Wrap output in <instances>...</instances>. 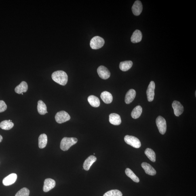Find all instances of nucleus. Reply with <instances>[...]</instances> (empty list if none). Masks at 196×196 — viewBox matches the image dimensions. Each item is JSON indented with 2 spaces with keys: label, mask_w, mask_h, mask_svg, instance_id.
I'll return each mask as SVG.
<instances>
[{
  "label": "nucleus",
  "mask_w": 196,
  "mask_h": 196,
  "mask_svg": "<svg viewBox=\"0 0 196 196\" xmlns=\"http://www.w3.org/2000/svg\"><path fill=\"white\" fill-rule=\"evenodd\" d=\"M52 78L55 82L63 86L66 84L68 80L67 74L62 71H58L54 72L52 74Z\"/></svg>",
  "instance_id": "obj_1"
},
{
  "label": "nucleus",
  "mask_w": 196,
  "mask_h": 196,
  "mask_svg": "<svg viewBox=\"0 0 196 196\" xmlns=\"http://www.w3.org/2000/svg\"><path fill=\"white\" fill-rule=\"evenodd\" d=\"M78 140L77 138L64 137L60 143V148L63 151H67L72 146L77 144Z\"/></svg>",
  "instance_id": "obj_2"
},
{
  "label": "nucleus",
  "mask_w": 196,
  "mask_h": 196,
  "mask_svg": "<svg viewBox=\"0 0 196 196\" xmlns=\"http://www.w3.org/2000/svg\"><path fill=\"white\" fill-rule=\"evenodd\" d=\"M105 41L102 37L96 36L91 40L90 46L92 49H97L101 48L104 46Z\"/></svg>",
  "instance_id": "obj_3"
},
{
  "label": "nucleus",
  "mask_w": 196,
  "mask_h": 196,
  "mask_svg": "<svg viewBox=\"0 0 196 196\" xmlns=\"http://www.w3.org/2000/svg\"><path fill=\"white\" fill-rule=\"evenodd\" d=\"M124 141L127 144L134 148H139L141 146L140 140L134 136L127 135L125 137Z\"/></svg>",
  "instance_id": "obj_4"
},
{
  "label": "nucleus",
  "mask_w": 196,
  "mask_h": 196,
  "mask_svg": "<svg viewBox=\"0 0 196 196\" xmlns=\"http://www.w3.org/2000/svg\"><path fill=\"white\" fill-rule=\"evenodd\" d=\"M156 123L159 132L162 134H164L166 131V123L164 118L159 116L156 120Z\"/></svg>",
  "instance_id": "obj_5"
},
{
  "label": "nucleus",
  "mask_w": 196,
  "mask_h": 196,
  "mask_svg": "<svg viewBox=\"0 0 196 196\" xmlns=\"http://www.w3.org/2000/svg\"><path fill=\"white\" fill-rule=\"evenodd\" d=\"M55 119L57 123H62L69 120L71 117L67 112L61 111L56 113L55 115Z\"/></svg>",
  "instance_id": "obj_6"
},
{
  "label": "nucleus",
  "mask_w": 196,
  "mask_h": 196,
  "mask_svg": "<svg viewBox=\"0 0 196 196\" xmlns=\"http://www.w3.org/2000/svg\"><path fill=\"white\" fill-rule=\"evenodd\" d=\"M155 88V84L153 81H151L148 86L147 91H146L148 100L149 102H151L154 100Z\"/></svg>",
  "instance_id": "obj_7"
},
{
  "label": "nucleus",
  "mask_w": 196,
  "mask_h": 196,
  "mask_svg": "<svg viewBox=\"0 0 196 196\" xmlns=\"http://www.w3.org/2000/svg\"><path fill=\"white\" fill-rule=\"evenodd\" d=\"M97 72L101 78L103 79H107L110 77V73L107 68L105 66H101L98 68Z\"/></svg>",
  "instance_id": "obj_8"
},
{
  "label": "nucleus",
  "mask_w": 196,
  "mask_h": 196,
  "mask_svg": "<svg viewBox=\"0 0 196 196\" xmlns=\"http://www.w3.org/2000/svg\"><path fill=\"white\" fill-rule=\"evenodd\" d=\"M172 107L174 109V113L176 116L179 117L184 111V106L180 102L174 101L172 104Z\"/></svg>",
  "instance_id": "obj_9"
},
{
  "label": "nucleus",
  "mask_w": 196,
  "mask_h": 196,
  "mask_svg": "<svg viewBox=\"0 0 196 196\" xmlns=\"http://www.w3.org/2000/svg\"><path fill=\"white\" fill-rule=\"evenodd\" d=\"M17 178V175L15 173H12L9 175L4 178L3 180V184L4 185L9 186L12 185L16 181Z\"/></svg>",
  "instance_id": "obj_10"
},
{
  "label": "nucleus",
  "mask_w": 196,
  "mask_h": 196,
  "mask_svg": "<svg viewBox=\"0 0 196 196\" xmlns=\"http://www.w3.org/2000/svg\"><path fill=\"white\" fill-rule=\"evenodd\" d=\"M56 185L55 180L51 178L45 179L44 182L43 190L45 192H47L53 189Z\"/></svg>",
  "instance_id": "obj_11"
},
{
  "label": "nucleus",
  "mask_w": 196,
  "mask_h": 196,
  "mask_svg": "<svg viewBox=\"0 0 196 196\" xmlns=\"http://www.w3.org/2000/svg\"><path fill=\"white\" fill-rule=\"evenodd\" d=\"M142 5L141 2L140 1H135L132 7L133 14L136 16H139L142 12Z\"/></svg>",
  "instance_id": "obj_12"
},
{
  "label": "nucleus",
  "mask_w": 196,
  "mask_h": 196,
  "mask_svg": "<svg viewBox=\"0 0 196 196\" xmlns=\"http://www.w3.org/2000/svg\"><path fill=\"white\" fill-rule=\"evenodd\" d=\"M141 166L146 174L150 176H155L156 174V171L155 169L149 163L143 162L141 164Z\"/></svg>",
  "instance_id": "obj_13"
},
{
  "label": "nucleus",
  "mask_w": 196,
  "mask_h": 196,
  "mask_svg": "<svg viewBox=\"0 0 196 196\" xmlns=\"http://www.w3.org/2000/svg\"><path fill=\"white\" fill-rule=\"evenodd\" d=\"M97 158L94 155H91L85 160L83 164V168L85 170L88 171L90 167L96 161Z\"/></svg>",
  "instance_id": "obj_14"
},
{
  "label": "nucleus",
  "mask_w": 196,
  "mask_h": 196,
  "mask_svg": "<svg viewBox=\"0 0 196 196\" xmlns=\"http://www.w3.org/2000/svg\"><path fill=\"white\" fill-rule=\"evenodd\" d=\"M109 122L114 125H119L121 123L120 116L116 113H111L109 116Z\"/></svg>",
  "instance_id": "obj_15"
},
{
  "label": "nucleus",
  "mask_w": 196,
  "mask_h": 196,
  "mask_svg": "<svg viewBox=\"0 0 196 196\" xmlns=\"http://www.w3.org/2000/svg\"><path fill=\"white\" fill-rule=\"evenodd\" d=\"M136 96V92L134 89H130L127 93L125 97V102L129 104L134 100Z\"/></svg>",
  "instance_id": "obj_16"
},
{
  "label": "nucleus",
  "mask_w": 196,
  "mask_h": 196,
  "mask_svg": "<svg viewBox=\"0 0 196 196\" xmlns=\"http://www.w3.org/2000/svg\"><path fill=\"white\" fill-rule=\"evenodd\" d=\"M28 89V86L27 83L25 81H23L16 87L15 91L17 94H21L22 93L27 92Z\"/></svg>",
  "instance_id": "obj_17"
},
{
  "label": "nucleus",
  "mask_w": 196,
  "mask_h": 196,
  "mask_svg": "<svg viewBox=\"0 0 196 196\" xmlns=\"http://www.w3.org/2000/svg\"><path fill=\"white\" fill-rule=\"evenodd\" d=\"M101 98L105 104H109L111 103L113 101V98L112 95L109 92L107 91H104L101 94Z\"/></svg>",
  "instance_id": "obj_18"
},
{
  "label": "nucleus",
  "mask_w": 196,
  "mask_h": 196,
  "mask_svg": "<svg viewBox=\"0 0 196 196\" xmlns=\"http://www.w3.org/2000/svg\"><path fill=\"white\" fill-rule=\"evenodd\" d=\"M142 35L141 31L139 30H136L134 33L131 37V41L134 43L140 42L141 41Z\"/></svg>",
  "instance_id": "obj_19"
},
{
  "label": "nucleus",
  "mask_w": 196,
  "mask_h": 196,
  "mask_svg": "<svg viewBox=\"0 0 196 196\" xmlns=\"http://www.w3.org/2000/svg\"><path fill=\"white\" fill-rule=\"evenodd\" d=\"M37 109L38 112L40 115H43L48 113V112L47 111L46 104L42 100H40L38 102Z\"/></svg>",
  "instance_id": "obj_20"
},
{
  "label": "nucleus",
  "mask_w": 196,
  "mask_h": 196,
  "mask_svg": "<svg viewBox=\"0 0 196 196\" xmlns=\"http://www.w3.org/2000/svg\"><path fill=\"white\" fill-rule=\"evenodd\" d=\"M87 100L91 106L93 107H98L100 105V101L99 98L94 95H91L88 97Z\"/></svg>",
  "instance_id": "obj_21"
},
{
  "label": "nucleus",
  "mask_w": 196,
  "mask_h": 196,
  "mask_svg": "<svg viewBox=\"0 0 196 196\" xmlns=\"http://www.w3.org/2000/svg\"><path fill=\"white\" fill-rule=\"evenodd\" d=\"M133 66V62L131 61H126L121 62L119 64V68L122 71H127L130 69Z\"/></svg>",
  "instance_id": "obj_22"
},
{
  "label": "nucleus",
  "mask_w": 196,
  "mask_h": 196,
  "mask_svg": "<svg viewBox=\"0 0 196 196\" xmlns=\"http://www.w3.org/2000/svg\"><path fill=\"white\" fill-rule=\"evenodd\" d=\"M48 138L47 135L41 134L39 137V147L40 149H43L46 147L47 144Z\"/></svg>",
  "instance_id": "obj_23"
},
{
  "label": "nucleus",
  "mask_w": 196,
  "mask_h": 196,
  "mask_svg": "<svg viewBox=\"0 0 196 196\" xmlns=\"http://www.w3.org/2000/svg\"><path fill=\"white\" fill-rule=\"evenodd\" d=\"M14 126V123L9 120L3 121L0 123V127L5 130H10Z\"/></svg>",
  "instance_id": "obj_24"
},
{
  "label": "nucleus",
  "mask_w": 196,
  "mask_h": 196,
  "mask_svg": "<svg viewBox=\"0 0 196 196\" xmlns=\"http://www.w3.org/2000/svg\"><path fill=\"white\" fill-rule=\"evenodd\" d=\"M142 111L141 106H137L135 107L131 113V116L134 119H138L141 115Z\"/></svg>",
  "instance_id": "obj_25"
},
{
  "label": "nucleus",
  "mask_w": 196,
  "mask_h": 196,
  "mask_svg": "<svg viewBox=\"0 0 196 196\" xmlns=\"http://www.w3.org/2000/svg\"><path fill=\"white\" fill-rule=\"evenodd\" d=\"M145 155L150 161L155 162L156 161L155 154L153 150L150 148H147L144 151Z\"/></svg>",
  "instance_id": "obj_26"
},
{
  "label": "nucleus",
  "mask_w": 196,
  "mask_h": 196,
  "mask_svg": "<svg viewBox=\"0 0 196 196\" xmlns=\"http://www.w3.org/2000/svg\"><path fill=\"white\" fill-rule=\"evenodd\" d=\"M125 172L127 176L130 178L134 181L137 183L140 182L139 179L135 175L131 169L129 168H127L126 169Z\"/></svg>",
  "instance_id": "obj_27"
},
{
  "label": "nucleus",
  "mask_w": 196,
  "mask_h": 196,
  "mask_svg": "<svg viewBox=\"0 0 196 196\" xmlns=\"http://www.w3.org/2000/svg\"><path fill=\"white\" fill-rule=\"evenodd\" d=\"M121 192L117 190H112L104 194L103 196H122Z\"/></svg>",
  "instance_id": "obj_28"
},
{
  "label": "nucleus",
  "mask_w": 196,
  "mask_h": 196,
  "mask_svg": "<svg viewBox=\"0 0 196 196\" xmlns=\"http://www.w3.org/2000/svg\"><path fill=\"white\" fill-rule=\"evenodd\" d=\"M30 190L27 188H23L17 192L15 196H29Z\"/></svg>",
  "instance_id": "obj_29"
},
{
  "label": "nucleus",
  "mask_w": 196,
  "mask_h": 196,
  "mask_svg": "<svg viewBox=\"0 0 196 196\" xmlns=\"http://www.w3.org/2000/svg\"><path fill=\"white\" fill-rule=\"evenodd\" d=\"M7 109V105L3 100H0V113L5 111Z\"/></svg>",
  "instance_id": "obj_30"
},
{
  "label": "nucleus",
  "mask_w": 196,
  "mask_h": 196,
  "mask_svg": "<svg viewBox=\"0 0 196 196\" xmlns=\"http://www.w3.org/2000/svg\"><path fill=\"white\" fill-rule=\"evenodd\" d=\"M3 140V137L1 135H0V142H1Z\"/></svg>",
  "instance_id": "obj_31"
},
{
  "label": "nucleus",
  "mask_w": 196,
  "mask_h": 196,
  "mask_svg": "<svg viewBox=\"0 0 196 196\" xmlns=\"http://www.w3.org/2000/svg\"><path fill=\"white\" fill-rule=\"evenodd\" d=\"M22 95H23V93H22Z\"/></svg>",
  "instance_id": "obj_32"
}]
</instances>
